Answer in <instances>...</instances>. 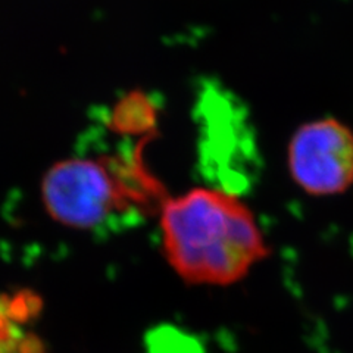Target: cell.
Masks as SVG:
<instances>
[{"instance_id":"1","label":"cell","mask_w":353,"mask_h":353,"mask_svg":"<svg viewBox=\"0 0 353 353\" xmlns=\"http://www.w3.org/2000/svg\"><path fill=\"white\" fill-rule=\"evenodd\" d=\"M161 230L168 262L192 284L239 283L270 255L250 208L225 189H194L167 199Z\"/></svg>"},{"instance_id":"2","label":"cell","mask_w":353,"mask_h":353,"mask_svg":"<svg viewBox=\"0 0 353 353\" xmlns=\"http://www.w3.org/2000/svg\"><path fill=\"white\" fill-rule=\"evenodd\" d=\"M143 145H123L114 154L84 153L54 165L43 181L48 212L61 224L94 230L162 209L167 197L143 162Z\"/></svg>"},{"instance_id":"3","label":"cell","mask_w":353,"mask_h":353,"mask_svg":"<svg viewBox=\"0 0 353 353\" xmlns=\"http://www.w3.org/2000/svg\"><path fill=\"white\" fill-rule=\"evenodd\" d=\"M289 170L309 194L345 193L353 184V132L333 118L305 124L290 141Z\"/></svg>"},{"instance_id":"4","label":"cell","mask_w":353,"mask_h":353,"mask_svg":"<svg viewBox=\"0 0 353 353\" xmlns=\"http://www.w3.org/2000/svg\"><path fill=\"white\" fill-rule=\"evenodd\" d=\"M154 108L146 96L131 94L119 103L112 115V127L118 132L141 134L153 130Z\"/></svg>"}]
</instances>
